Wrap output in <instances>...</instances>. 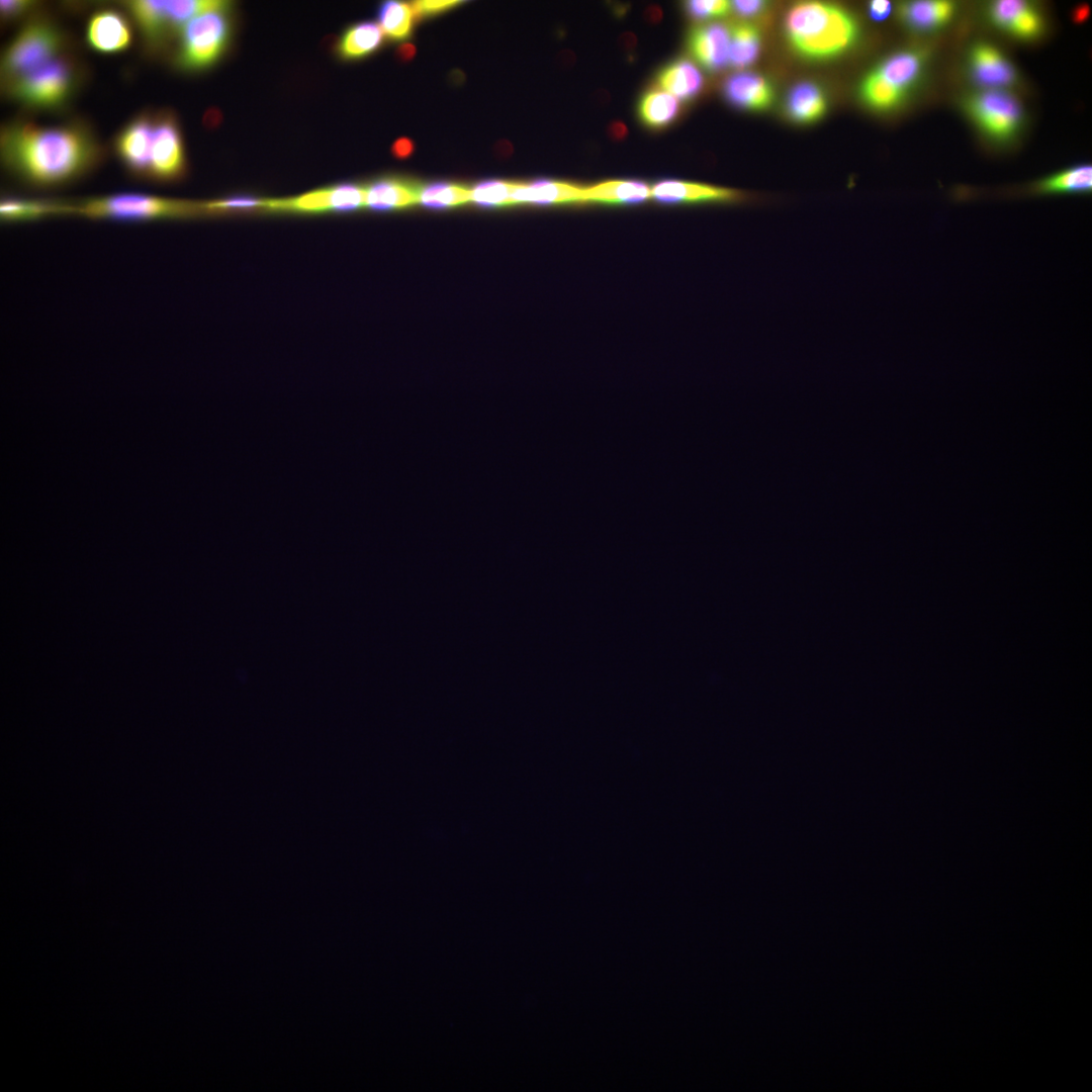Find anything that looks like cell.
<instances>
[{
	"mask_svg": "<svg viewBox=\"0 0 1092 1092\" xmlns=\"http://www.w3.org/2000/svg\"><path fill=\"white\" fill-rule=\"evenodd\" d=\"M187 159L180 123L169 109L154 110L148 182L172 184L187 174Z\"/></svg>",
	"mask_w": 1092,
	"mask_h": 1092,
	"instance_id": "7",
	"label": "cell"
},
{
	"mask_svg": "<svg viewBox=\"0 0 1092 1092\" xmlns=\"http://www.w3.org/2000/svg\"><path fill=\"white\" fill-rule=\"evenodd\" d=\"M471 201V189L458 185H434L418 195V202L430 206H453Z\"/></svg>",
	"mask_w": 1092,
	"mask_h": 1092,
	"instance_id": "33",
	"label": "cell"
},
{
	"mask_svg": "<svg viewBox=\"0 0 1092 1092\" xmlns=\"http://www.w3.org/2000/svg\"><path fill=\"white\" fill-rule=\"evenodd\" d=\"M861 99L872 108L889 110L897 107L906 95L889 84L875 70L860 84Z\"/></svg>",
	"mask_w": 1092,
	"mask_h": 1092,
	"instance_id": "30",
	"label": "cell"
},
{
	"mask_svg": "<svg viewBox=\"0 0 1092 1092\" xmlns=\"http://www.w3.org/2000/svg\"><path fill=\"white\" fill-rule=\"evenodd\" d=\"M460 1L456 0H426L416 1L412 4L415 16L421 14L435 13L445 9H448Z\"/></svg>",
	"mask_w": 1092,
	"mask_h": 1092,
	"instance_id": "37",
	"label": "cell"
},
{
	"mask_svg": "<svg viewBox=\"0 0 1092 1092\" xmlns=\"http://www.w3.org/2000/svg\"><path fill=\"white\" fill-rule=\"evenodd\" d=\"M514 203H561L584 201V188L561 182H536L519 184L513 195Z\"/></svg>",
	"mask_w": 1092,
	"mask_h": 1092,
	"instance_id": "21",
	"label": "cell"
},
{
	"mask_svg": "<svg viewBox=\"0 0 1092 1092\" xmlns=\"http://www.w3.org/2000/svg\"><path fill=\"white\" fill-rule=\"evenodd\" d=\"M954 6L947 1H913L900 8L902 19L911 27L929 30L942 26L952 16Z\"/></svg>",
	"mask_w": 1092,
	"mask_h": 1092,
	"instance_id": "23",
	"label": "cell"
},
{
	"mask_svg": "<svg viewBox=\"0 0 1092 1092\" xmlns=\"http://www.w3.org/2000/svg\"><path fill=\"white\" fill-rule=\"evenodd\" d=\"M724 93L734 105L751 110L767 108L774 100L770 83L762 76L750 73H737L724 84Z\"/></svg>",
	"mask_w": 1092,
	"mask_h": 1092,
	"instance_id": "17",
	"label": "cell"
},
{
	"mask_svg": "<svg viewBox=\"0 0 1092 1092\" xmlns=\"http://www.w3.org/2000/svg\"><path fill=\"white\" fill-rule=\"evenodd\" d=\"M400 53L403 58H410L414 53V48L412 46H404L401 48Z\"/></svg>",
	"mask_w": 1092,
	"mask_h": 1092,
	"instance_id": "41",
	"label": "cell"
},
{
	"mask_svg": "<svg viewBox=\"0 0 1092 1092\" xmlns=\"http://www.w3.org/2000/svg\"><path fill=\"white\" fill-rule=\"evenodd\" d=\"M414 16L412 4L387 1L379 9L380 27L389 37L402 39L411 33Z\"/></svg>",
	"mask_w": 1092,
	"mask_h": 1092,
	"instance_id": "31",
	"label": "cell"
},
{
	"mask_svg": "<svg viewBox=\"0 0 1092 1092\" xmlns=\"http://www.w3.org/2000/svg\"><path fill=\"white\" fill-rule=\"evenodd\" d=\"M651 197V188L638 181L613 180L584 188V201L637 203Z\"/></svg>",
	"mask_w": 1092,
	"mask_h": 1092,
	"instance_id": "24",
	"label": "cell"
},
{
	"mask_svg": "<svg viewBox=\"0 0 1092 1092\" xmlns=\"http://www.w3.org/2000/svg\"><path fill=\"white\" fill-rule=\"evenodd\" d=\"M120 5L138 28L148 56H161L174 38H178L182 27L176 21L168 0H130Z\"/></svg>",
	"mask_w": 1092,
	"mask_h": 1092,
	"instance_id": "9",
	"label": "cell"
},
{
	"mask_svg": "<svg viewBox=\"0 0 1092 1092\" xmlns=\"http://www.w3.org/2000/svg\"><path fill=\"white\" fill-rule=\"evenodd\" d=\"M365 190V206L373 209L385 210L418 202V194L405 184L395 180H381Z\"/></svg>",
	"mask_w": 1092,
	"mask_h": 1092,
	"instance_id": "26",
	"label": "cell"
},
{
	"mask_svg": "<svg viewBox=\"0 0 1092 1092\" xmlns=\"http://www.w3.org/2000/svg\"><path fill=\"white\" fill-rule=\"evenodd\" d=\"M651 197L661 202L736 201L745 199L740 191L702 183L662 181L651 188Z\"/></svg>",
	"mask_w": 1092,
	"mask_h": 1092,
	"instance_id": "15",
	"label": "cell"
},
{
	"mask_svg": "<svg viewBox=\"0 0 1092 1092\" xmlns=\"http://www.w3.org/2000/svg\"><path fill=\"white\" fill-rule=\"evenodd\" d=\"M232 32V4L220 1L183 26L173 54L174 67L188 73L213 67L225 54Z\"/></svg>",
	"mask_w": 1092,
	"mask_h": 1092,
	"instance_id": "6",
	"label": "cell"
},
{
	"mask_svg": "<svg viewBox=\"0 0 1092 1092\" xmlns=\"http://www.w3.org/2000/svg\"><path fill=\"white\" fill-rule=\"evenodd\" d=\"M678 112V100L662 89H654L646 93L639 105L640 117L652 127H663L669 124Z\"/></svg>",
	"mask_w": 1092,
	"mask_h": 1092,
	"instance_id": "29",
	"label": "cell"
},
{
	"mask_svg": "<svg viewBox=\"0 0 1092 1092\" xmlns=\"http://www.w3.org/2000/svg\"><path fill=\"white\" fill-rule=\"evenodd\" d=\"M70 215L91 219L154 221L207 215L203 201L144 193H116L70 201Z\"/></svg>",
	"mask_w": 1092,
	"mask_h": 1092,
	"instance_id": "5",
	"label": "cell"
},
{
	"mask_svg": "<svg viewBox=\"0 0 1092 1092\" xmlns=\"http://www.w3.org/2000/svg\"><path fill=\"white\" fill-rule=\"evenodd\" d=\"M658 83L662 90L677 100H689L701 92L704 78L696 65L687 60H679L662 70L658 76Z\"/></svg>",
	"mask_w": 1092,
	"mask_h": 1092,
	"instance_id": "20",
	"label": "cell"
},
{
	"mask_svg": "<svg viewBox=\"0 0 1092 1092\" xmlns=\"http://www.w3.org/2000/svg\"><path fill=\"white\" fill-rule=\"evenodd\" d=\"M74 49L60 22L41 9L23 21L5 46L0 60L1 85H5L54 58Z\"/></svg>",
	"mask_w": 1092,
	"mask_h": 1092,
	"instance_id": "4",
	"label": "cell"
},
{
	"mask_svg": "<svg viewBox=\"0 0 1092 1092\" xmlns=\"http://www.w3.org/2000/svg\"><path fill=\"white\" fill-rule=\"evenodd\" d=\"M413 148L412 141L402 138L393 144L392 151L397 158H404L412 153Z\"/></svg>",
	"mask_w": 1092,
	"mask_h": 1092,
	"instance_id": "40",
	"label": "cell"
},
{
	"mask_svg": "<svg viewBox=\"0 0 1092 1092\" xmlns=\"http://www.w3.org/2000/svg\"><path fill=\"white\" fill-rule=\"evenodd\" d=\"M105 155L92 125L81 118L57 124L15 118L0 131L3 168L36 190L59 189L83 179L101 165Z\"/></svg>",
	"mask_w": 1092,
	"mask_h": 1092,
	"instance_id": "1",
	"label": "cell"
},
{
	"mask_svg": "<svg viewBox=\"0 0 1092 1092\" xmlns=\"http://www.w3.org/2000/svg\"><path fill=\"white\" fill-rule=\"evenodd\" d=\"M891 3L886 0H874L869 4V13L874 20H884L891 12Z\"/></svg>",
	"mask_w": 1092,
	"mask_h": 1092,
	"instance_id": "39",
	"label": "cell"
},
{
	"mask_svg": "<svg viewBox=\"0 0 1092 1092\" xmlns=\"http://www.w3.org/2000/svg\"><path fill=\"white\" fill-rule=\"evenodd\" d=\"M966 108L985 133L1000 141L1013 136L1023 119L1019 101L1003 90L984 89L968 98Z\"/></svg>",
	"mask_w": 1092,
	"mask_h": 1092,
	"instance_id": "8",
	"label": "cell"
},
{
	"mask_svg": "<svg viewBox=\"0 0 1092 1092\" xmlns=\"http://www.w3.org/2000/svg\"><path fill=\"white\" fill-rule=\"evenodd\" d=\"M517 183L489 182L471 189V201L485 205L514 204L513 195L518 189Z\"/></svg>",
	"mask_w": 1092,
	"mask_h": 1092,
	"instance_id": "34",
	"label": "cell"
},
{
	"mask_svg": "<svg viewBox=\"0 0 1092 1092\" xmlns=\"http://www.w3.org/2000/svg\"><path fill=\"white\" fill-rule=\"evenodd\" d=\"M383 31L380 25L363 22L347 29L340 38L337 51L344 59L362 58L381 44Z\"/></svg>",
	"mask_w": 1092,
	"mask_h": 1092,
	"instance_id": "25",
	"label": "cell"
},
{
	"mask_svg": "<svg viewBox=\"0 0 1092 1092\" xmlns=\"http://www.w3.org/2000/svg\"><path fill=\"white\" fill-rule=\"evenodd\" d=\"M41 4L30 0H1L0 18L6 23L25 21L32 14L40 10Z\"/></svg>",
	"mask_w": 1092,
	"mask_h": 1092,
	"instance_id": "35",
	"label": "cell"
},
{
	"mask_svg": "<svg viewBox=\"0 0 1092 1092\" xmlns=\"http://www.w3.org/2000/svg\"><path fill=\"white\" fill-rule=\"evenodd\" d=\"M969 68L975 82L985 89L1002 90L1016 80L1012 64L990 44L979 43L972 49Z\"/></svg>",
	"mask_w": 1092,
	"mask_h": 1092,
	"instance_id": "13",
	"label": "cell"
},
{
	"mask_svg": "<svg viewBox=\"0 0 1092 1092\" xmlns=\"http://www.w3.org/2000/svg\"><path fill=\"white\" fill-rule=\"evenodd\" d=\"M826 111V98L819 86L811 82L796 85L787 98V112L801 123L819 119Z\"/></svg>",
	"mask_w": 1092,
	"mask_h": 1092,
	"instance_id": "22",
	"label": "cell"
},
{
	"mask_svg": "<svg viewBox=\"0 0 1092 1092\" xmlns=\"http://www.w3.org/2000/svg\"><path fill=\"white\" fill-rule=\"evenodd\" d=\"M786 31L797 53L812 60H826L851 48L858 37V24L839 6L803 2L788 12Z\"/></svg>",
	"mask_w": 1092,
	"mask_h": 1092,
	"instance_id": "2",
	"label": "cell"
},
{
	"mask_svg": "<svg viewBox=\"0 0 1092 1092\" xmlns=\"http://www.w3.org/2000/svg\"><path fill=\"white\" fill-rule=\"evenodd\" d=\"M731 10V2L724 0H692L687 2L689 14L701 20L719 18Z\"/></svg>",
	"mask_w": 1092,
	"mask_h": 1092,
	"instance_id": "36",
	"label": "cell"
},
{
	"mask_svg": "<svg viewBox=\"0 0 1092 1092\" xmlns=\"http://www.w3.org/2000/svg\"><path fill=\"white\" fill-rule=\"evenodd\" d=\"M122 9L100 8L88 18L85 26L87 46L99 54H118L132 43V21Z\"/></svg>",
	"mask_w": 1092,
	"mask_h": 1092,
	"instance_id": "12",
	"label": "cell"
},
{
	"mask_svg": "<svg viewBox=\"0 0 1092 1092\" xmlns=\"http://www.w3.org/2000/svg\"><path fill=\"white\" fill-rule=\"evenodd\" d=\"M365 188L339 184L295 197L267 199L265 211L301 214L343 212L365 206Z\"/></svg>",
	"mask_w": 1092,
	"mask_h": 1092,
	"instance_id": "10",
	"label": "cell"
},
{
	"mask_svg": "<svg viewBox=\"0 0 1092 1092\" xmlns=\"http://www.w3.org/2000/svg\"><path fill=\"white\" fill-rule=\"evenodd\" d=\"M761 37L758 29L747 23H741L730 29L728 64L742 69L753 64L760 52Z\"/></svg>",
	"mask_w": 1092,
	"mask_h": 1092,
	"instance_id": "28",
	"label": "cell"
},
{
	"mask_svg": "<svg viewBox=\"0 0 1092 1092\" xmlns=\"http://www.w3.org/2000/svg\"><path fill=\"white\" fill-rule=\"evenodd\" d=\"M56 215H69V201L5 196L0 202V216L5 222L32 221Z\"/></svg>",
	"mask_w": 1092,
	"mask_h": 1092,
	"instance_id": "19",
	"label": "cell"
},
{
	"mask_svg": "<svg viewBox=\"0 0 1092 1092\" xmlns=\"http://www.w3.org/2000/svg\"><path fill=\"white\" fill-rule=\"evenodd\" d=\"M690 51L706 69L717 71L728 64L730 29L723 23L712 22L696 27L690 36Z\"/></svg>",
	"mask_w": 1092,
	"mask_h": 1092,
	"instance_id": "14",
	"label": "cell"
},
{
	"mask_svg": "<svg viewBox=\"0 0 1092 1092\" xmlns=\"http://www.w3.org/2000/svg\"><path fill=\"white\" fill-rule=\"evenodd\" d=\"M1036 194L1088 192L1092 188V167L1080 165L1034 182Z\"/></svg>",
	"mask_w": 1092,
	"mask_h": 1092,
	"instance_id": "27",
	"label": "cell"
},
{
	"mask_svg": "<svg viewBox=\"0 0 1092 1092\" xmlns=\"http://www.w3.org/2000/svg\"><path fill=\"white\" fill-rule=\"evenodd\" d=\"M923 66L924 57L922 53L904 51L887 58L875 71L889 84L907 96L921 78Z\"/></svg>",
	"mask_w": 1092,
	"mask_h": 1092,
	"instance_id": "18",
	"label": "cell"
},
{
	"mask_svg": "<svg viewBox=\"0 0 1092 1092\" xmlns=\"http://www.w3.org/2000/svg\"><path fill=\"white\" fill-rule=\"evenodd\" d=\"M86 71L74 48L1 85V92L6 99L29 110L61 111L69 106L84 85Z\"/></svg>",
	"mask_w": 1092,
	"mask_h": 1092,
	"instance_id": "3",
	"label": "cell"
},
{
	"mask_svg": "<svg viewBox=\"0 0 1092 1092\" xmlns=\"http://www.w3.org/2000/svg\"><path fill=\"white\" fill-rule=\"evenodd\" d=\"M990 15L999 27L1021 38L1034 37L1042 29L1039 13L1024 1H996L990 7Z\"/></svg>",
	"mask_w": 1092,
	"mask_h": 1092,
	"instance_id": "16",
	"label": "cell"
},
{
	"mask_svg": "<svg viewBox=\"0 0 1092 1092\" xmlns=\"http://www.w3.org/2000/svg\"><path fill=\"white\" fill-rule=\"evenodd\" d=\"M266 200L264 198L239 194L229 197L203 201L207 215H224L242 212L265 211Z\"/></svg>",
	"mask_w": 1092,
	"mask_h": 1092,
	"instance_id": "32",
	"label": "cell"
},
{
	"mask_svg": "<svg viewBox=\"0 0 1092 1092\" xmlns=\"http://www.w3.org/2000/svg\"><path fill=\"white\" fill-rule=\"evenodd\" d=\"M765 3L758 0H738L731 2V9L742 17H753L761 13Z\"/></svg>",
	"mask_w": 1092,
	"mask_h": 1092,
	"instance_id": "38",
	"label": "cell"
},
{
	"mask_svg": "<svg viewBox=\"0 0 1092 1092\" xmlns=\"http://www.w3.org/2000/svg\"><path fill=\"white\" fill-rule=\"evenodd\" d=\"M154 110L147 109L131 117L115 134L112 148L133 178L147 181L151 163Z\"/></svg>",
	"mask_w": 1092,
	"mask_h": 1092,
	"instance_id": "11",
	"label": "cell"
}]
</instances>
